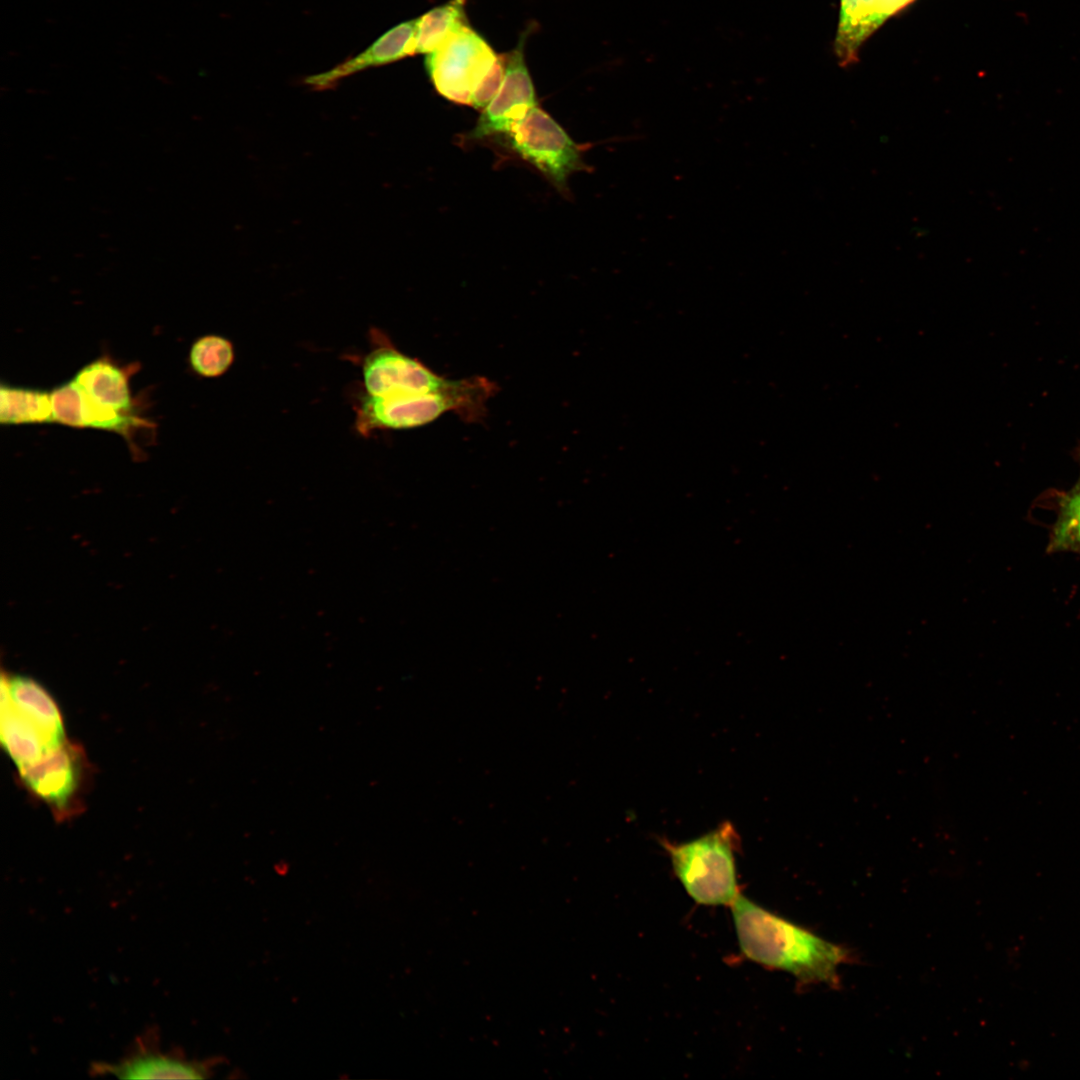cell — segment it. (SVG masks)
<instances>
[{
	"mask_svg": "<svg viewBox=\"0 0 1080 1080\" xmlns=\"http://www.w3.org/2000/svg\"><path fill=\"white\" fill-rule=\"evenodd\" d=\"M731 914L740 951L747 959L787 972L801 985L824 983L839 987L838 968L851 960L846 948L741 894L731 904Z\"/></svg>",
	"mask_w": 1080,
	"mask_h": 1080,
	"instance_id": "cell-1",
	"label": "cell"
},
{
	"mask_svg": "<svg viewBox=\"0 0 1080 1080\" xmlns=\"http://www.w3.org/2000/svg\"><path fill=\"white\" fill-rule=\"evenodd\" d=\"M496 391L494 382L474 376L451 380L443 389L422 394L375 396L365 392L355 405V427L367 437L376 430L424 426L448 412L465 422H480Z\"/></svg>",
	"mask_w": 1080,
	"mask_h": 1080,
	"instance_id": "cell-2",
	"label": "cell"
},
{
	"mask_svg": "<svg viewBox=\"0 0 1080 1080\" xmlns=\"http://www.w3.org/2000/svg\"><path fill=\"white\" fill-rule=\"evenodd\" d=\"M738 845V835L729 822L687 842L662 841L685 892L703 906H731L740 894L736 869Z\"/></svg>",
	"mask_w": 1080,
	"mask_h": 1080,
	"instance_id": "cell-3",
	"label": "cell"
},
{
	"mask_svg": "<svg viewBox=\"0 0 1080 1080\" xmlns=\"http://www.w3.org/2000/svg\"><path fill=\"white\" fill-rule=\"evenodd\" d=\"M498 57L485 39L466 23L426 54L425 68L441 96L471 106L473 93Z\"/></svg>",
	"mask_w": 1080,
	"mask_h": 1080,
	"instance_id": "cell-4",
	"label": "cell"
},
{
	"mask_svg": "<svg viewBox=\"0 0 1080 1080\" xmlns=\"http://www.w3.org/2000/svg\"><path fill=\"white\" fill-rule=\"evenodd\" d=\"M504 135L505 144L559 190L567 188L571 174L590 169L583 160V147L538 106Z\"/></svg>",
	"mask_w": 1080,
	"mask_h": 1080,
	"instance_id": "cell-5",
	"label": "cell"
},
{
	"mask_svg": "<svg viewBox=\"0 0 1080 1080\" xmlns=\"http://www.w3.org/2000/svg\"><path fill=\"white\" fill-rule=\"evenodd\" d=\"M87 768L84 751L66 740L18 772L25 787L45 802L58 820H65L82 808Z\"/></svg>",
	"mask_w": 1080,
	"mask_h": 1080,
	"instance_id": "cell-6",
	"label": "cell"
},
{
	"mask_svg": "<svg viewBox=\"0 0 1080 1080\" xmlns=\"http://www.w3.org/2000/svg\"><path fill=\"white\" fill-rule=\"evenodd\" d=\"M362 361L365 392L375 396L422 394L446 387L451 379L440 376L415 358L400 352L379 330Z\"/></svg>",
	"mask_w": 1080,
	"mask_h": 1080,
	"instance_id": "cell-7",
	"label": "cell"
},
{
	"mask_svg": "<svg viewBox=\"0 0 1080 1080\" xmlns=\"http://www.w3.org/2000/svg\"><path fill=\"white\" fill-rule=\"evenodd\" d=\"M505 76L500 89L483 109L470 139L502 136L537 106L532 79L525 63L523 42L505 56Z\"/></svg>",
	"mask_w": 1080,
	"mask_h": 1080,
	"instance_id": "cell-8",
	"label": "cell"
},
{
	"mask_svg": "<svg viewBox=\"0 0 1080 1080\" xmlns=\"http://www.w3.org/2000/svg\"><path fill=\"white\" fill-rule=\"evenodd\" d=\"M52 422L72 426L104 429L129 437L134 427L142 424L129 412L119 411L89 395L74 379L56 387L51 393Z\"/></svg>",
	"mask_w": 1080,
	"mask_h": 1080,
	"instance_id": "cell-9",
	"label": "cell"
},
{
	"mask_svg": "<svg viewBox=\"0 0 1080 1080\" xmlns=\"http://www.w3.org/2000/svg\"><path fill=\"white\" fill-rule=\"evenodd\" d=\"M418 19L402 22L388 30L359 55L329 71L306 78L316 88H325L337 80L378 65L388 64L417 53Z\"/></svg>",
	"mask_w": 1080,
	"mask_h": 1080,
	"instance_id": "cell-10",
	"label": "cell"
},
{
	"mask_svg": "<svg viewBox=\"0 0 1080 1080\" xmlns=\"http://www.w3.org/2000/svg\"><path fill=\"white\" fill-rule=\"evenodd\" d=\"M1 700L9 702L18 713L37 726L54 747L61 746L67 740L56 702L34 680L20 676L5 677L2 674Z\"/></svg>",
	"mask_w": 1080,
	"mask_h": 1080,
	"instance_id": "cell-11",
	"label": "cell"
},
{
	"mask_svg": "<svg viewBox=\"0 0 1080 1080\" xmlns=\"http://www.w3.org/2000/svg\"><path fill=\"white\" fill-rule=\"evenodd\" d=\"M98 1072H106L121 1079H205L211 1069L207 1063L184 1060L160 1052L141 1051L118 1064L101 1065Z\"/></svg>",
	"mask_w": 1080,
	"mask_h": 1080,
	"instance_id": "cell-12",
	"label": "cell"
},
{
	"mask_svg": "<svg viewBox=\"0 0 1080 1080\" xmlns=\"http://www.w3.org/2000/svg\"><path fill=\"white\" fill-rule=\"evenodd\" d=\"M1 742L17 769L40 759L55 749L45 734L18 713L9 702L1 700Z\"/></svg>",
	"mask_w": 1080,
	"mask_h": 1080,
	"instance_id": "cell-13",
	"label": "cell"
},
{
	"mask_svg": "<svg viewBox=\"0 0 1080 1080\" xmlns=\"http://www.w3.org/2000/svg\"><path fill=\"white\" fill-rule=\"evenodd\" d=\"M129 375L111 360L102 358L84 366L74 380L93 398L119 411L130 412Z\"/></svg>",
	"mask_w": 1080,
	"mask_h": 1080,
	"instance_id": "cell-14",
	"label": "cell"
},
{
	"mask_svg": "<svg viewBox=\"0 0 1080 1080\" xmlns=\"http://www.w3.org/2000/svg\"><path fill=\"white\" fill-rule=\"evenodd\" d=\"M0 422L4 425L52 422L50 393L2 384Z\"/></svg>",
	"mask_w": 1080,
	"mask_h": 1080,
	"instance_id": "cell-15",
	"label": "cell"
},
{
	"mask_svg": "<svg viewBox=\"0 0 1080 1080\" xmlns=\"http://www.w3.org/2000/svg\"><path fill=\"white\" fill-rule=\"evenodd\" d=\"M467 0H449L418 19L417 53H430L454 30L466 24L464 5Z\"/></svg>",
	"mask_w": 1080,
	"mask_h": 1080,
	"instance_id": "cell-16",
	"label": "cell"
},
{
	"mask_svg": "<svg viewBox=\"0 0 1080 1080\" xmlns=\"http://www.w3.org/2000/svg\"><path fill=\"white\" fill-rule=\"evenodd\" d=\"M1048 552L1080 554V476L1076 484L1063 493L1058 513L1050 533Z\"/></svg>",
	"mask_w": 1080,
	"mask_h": 1080,
	"instance_id": "cell-17",
	"label": "cell"
},
{
	"mask_svg": "<svg viewBox=\"0 0 1080 1080\" xmlns=\"http://www.w3.org/2000/svg\"><path fill=\"white\" fill-rule=\"evenodd\" d=\"M189 360L193 370L200 376H221L233 363V345L224 337L205 335L193 343Z\"/></svg>",
	"mask_w": 1080,
	"mask_h": 1080,
	"instance_id": "cell-18",
	"label": "cell"
}]
</instances>
